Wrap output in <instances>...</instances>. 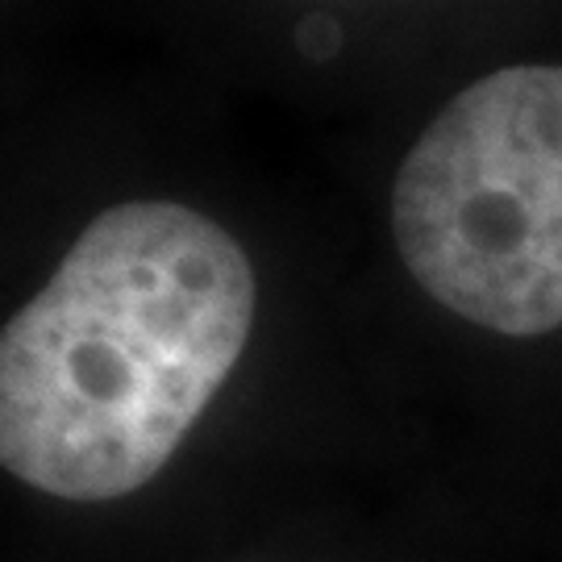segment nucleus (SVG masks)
<instances>
[{
    "label": "nucleus",
    "instance_id": "obj_1",
    "mask_svg": "<svg viewBox=\"0 0 562 562\" xmlns=\"http://www.w3.org/2000/svg\"><path fill=\"white\" fill-rule=\"evenodd\" d=\"M234 234L176 201L101 213L0 338V462L59 501L159 475L255 325Z\"/></svg>",
    "mask_w": 562,
    "mask_h": 562
},
{
    "label": "nucleus",
    "instance_id": "obj_2",
    "mask_svg": "<svg viewBox=\"0 0 562 562\" xmlns=\"http://www.w3.org/2000/svg\"><path fill=\"white\" fill-rule=\"evenodd\" d=\"M408 276L504 338L562 325V63L501 67L462 88L392 188Z\"/></svg>",
    "mask_w": 562,
    "mask_h": 562
}]
</instances>
